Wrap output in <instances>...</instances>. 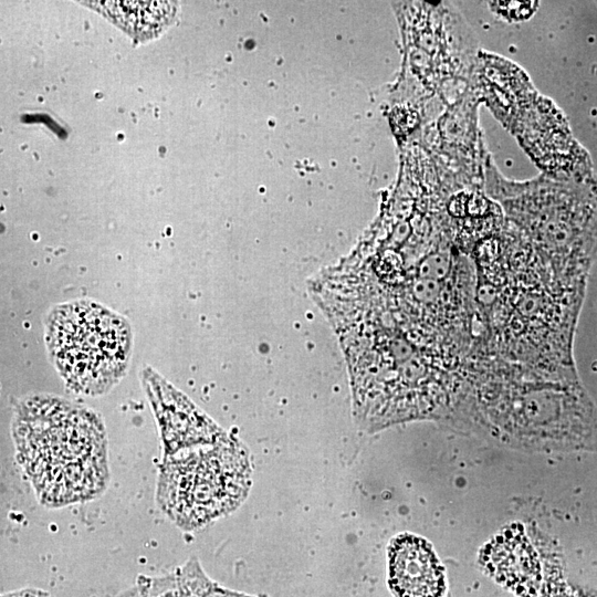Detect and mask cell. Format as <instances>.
I'll list each match as a JSON object with an SVG mask.
<instances>
[{
    "label": "cell",
    "mask_w": 597,
    "mask_h": 597,
    "mask_svg": "<svg viewBox=\"0 0 597 597\" xmlns=\"http://www.w3.org/2000/svg\"><path fill=\"white\" fill-rule=\"evenodd\" d=\"M12 436L17 460L46 507L86 502L105 491L106 434L91 410L55 397H31L17 408Z\"/></svg>",
    "instance_id": "obj_1"
},
{
    "label": "cell",
    "mask_w": 597,
    "mask_h": 597,
    "mask_svg": "<svg viewBox=\"0 0 597 597\" xmlns=\"http://www.w3.org/2000/svg\"><path fill=\"white\" fill-rule=\"evenodd\" d=\"M250 474L247 450L226 433L164 455L156 501L179 528L193 531L234 511L248 494Z\"/></svg>",
    "instance_id": "obj_2"
},
{
    "label": "cell",
    "mask_w": 597,
    "mask_h": 597,
    "mask_svg": "<svg viewBox=\"0 0 597 597\" xmlns=\"http://www.w3.org/2000/svg\"><path fill=\"white\" fill-rule=\"evenodd\" d=\"M48 346L72 389L101 395L118 383L126 370L130 329L124 318L100 305L71 303L51 313Z\"/></svg>",
    "instance_id": "obj_3"
},
{
    "label": "cell",
    "mask_w": 597,
    "mask_h": 597,
    "mask_svg": "<svg viewBox=\"0 0 597 597\" xmlns=\"http://www.w3.org/2000/svg\"><path fill=\"white\" fill-rule=\"evenodd\" d=\"M147 391L158 420L164 455L214 442L226 434L182 394L161 379H147Z\"/></svg>",
    "instance_id": "obj_4"
},
{
    "label": "cell",
    "mask_w": 597,
    "mask_h": 597,
    "mask_svg": "<svg viewBox=\"0 0 597 597\" xmlns=\"http://www.w3.org/2000/svg\"><path fill=\"white\" fill-rule=\"evenodd\" d=\"M389 585L396 597H441L443 568L431 545L412 534L394 537L388 547Z\"/></svg>",
    "instance_id": "obj_5"
},
{
    "label": "cell",
    "mask_w": 597,
    "mask_h": 597,
    "mask_svg": "<svg viewBox=\"0 0 597 597\" xmlns=\"http://www.w3.org/2000/svg\"><path fill=\"white\" fill-rule=\"evenodd\" d=\"M119 27L138 39H148L174 18L175 6L166 1H98L91 2Z\"/></svg>",
    "instance_id": "obj_6"
},
{
    "label": "cell",
    "mask_w": 597,
    "mask_h": 597,
    "mask_svg": "<svg viewBox=\"0 0 597 597\" xmlns=\"http://www.w3.org/2000/svg\"><path fill=\"white\" fill-rule=\"evenodd\" d=\"M117 597H200V579L189 564L177 573L146 578Z\"/></svg>",
    "instance_id": "obj_7"
},
{
    "label": "cell",
    "mask_w": 597,
    "mask_h": 597,
    "mask_svg": "<svg viewBox=\"0 0 597 597\" xmlns=\"http://www.w3.org/2000/svg\"><path fill=\"white\" fill-rule=\"evenodd\" d=\"M493 3L495 4L496 11L512 20L527 19L537 7L536 1H499Z\"/></svg>",
    "instance_id": "obj_8"
},
{
    "label": "cell",
    "mask_w": 597,
    "mask_h": 597,
    "mask_svg": "<svg viewBox=\"0 0 597 597\" xmlns=\"http://www.w3.org/2000/svg\"><path fill=\"white\" fill-rule=\"evenodd\" d=\"M1 597H49V595L38 589H22L4 594Z\"/></svg>",
    "instance_id": "obj_9"
}]
</instances>
